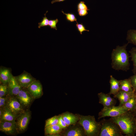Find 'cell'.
<instances>
[{"label": "cell", "mask_w": 136, "mask_h": 136, "mask_svg": "<svg viewBox=\"0 0 136 136\" xmlns=\"http://www.w3.org/2000/svg\"><path fill=\"white\" fill-rule=\"evenodd\" d=\"M8 96L0 97V108H3L6 106L8 97Z\"/></svg>", "instance_id": "31"}, {"label": "cell", "mask_w": 136, "mask_h": 136, "mask_svg": "<svg viewBox=\"0 0 136 136\" xmlns=\"http://www.w3.org/2000/svg\"><path fill=\"white\" fill-rule=\"evenodd\" d=\"M61 12L65 15L67 21L71 22L75 21L77 23V19L74 14L70 13H65L63 11H62Z\"/></svg>", "instance_id": "27"}, {"label": "cell", "mask_w": 136, "mask_h": 136, "mask_svg": "<svg viewBox=\"0 0 136 136\" xmlns=\"http://www.w3.org/2000/svg\"><path fill=\"white\" fill-rule=\"evenodd\" d=\"M9 94L11 96H16L22 88L19 84L15 76L11 75L8 84Z\"/></svg>", "instance_id": "13"}, {"label": "cell", "mask_w": 136, "mask_h": 136, "mask_svg": "<svg viewBox=\"0 0 136 136\" xmlns=\"http://www.w3.org/2000/svg\"><path fill=\"white\" fill-rule=\"evenodd\" d=\"M58 21L57 19L54 20H49L48 26H50L51 28H53L57 30L56 25Z\"/></svg>", "instance_id": "32"}, {"label": "cell", "mask_w": 136, "mask_h": 136, "mask_svg": "<svg viewBox=\"0 0 136 136\" xmlns=\"http://www.w3.org/2000/svg\"><path fill=\"white\" fill-rule=\"evenodd\" d=\"M31 115L30 112L27 109L17 117L15 123L18 133H23L26 131L29 123Z\"/></svg>", "instance_id": "5"}, {"label": "cell", "mask_w": 136, "mask_h": 136, "mask_svg": "<svg viewBox=\"0 0 136 136\" xmlns=\"http://www.w3.org/2000/svg\"><path fill=\"white\" fill-rule=\"evenodd\" d=\"M135 119H136V122H135V135L136 136V116H135Z\"/></svg>", "instance_id": "39"}, {"label": "cell", "mask_w": 136, "mask_h": 136, "mask_svg": "<svg viewBox=\"0 0 136 136\" xmlns=\"http://www.w3.org/2000/svg\"><path fill=\"white\" fill-rule=\"evenodd\" d=\"M68 126L63 129L60 134L64 136H83L86 135L85 131L82 126L78 123L74 125Z\"/></svg>", "instance_id": "9"}, {"label": "cell", "mask_w": 136, "mask_h": 136, "mask_svg": "<svg viewBox=\"0 0 136 136\" xmlns=\"http://www.w3.org/2000/svg\"><path fill=\"white\" fill-rule=\"evenodd\" d=\"M110 90L108 94L110 95L113 94L115 95L119 91V81L116 79L112 75L110 76Z\"/></svg>", "instance_id": "18"}, {"label": "cell", "mask_w": 136, "mask_h": 136, "mask_svg": "<svg viewBox=\"0 0 136 136\" xmlns=\"http://www.w3.org/2000/svg\"><path fill=\"white\" fill-rule=\"evenodd\" d=\"M78 123L83 127L86 135L98 136L101 124L100 122L96 121L94 116L79 115Z\"/></svg>", "instance_id": "3"}, {"label": "cell", "mask_w": 136, "mask_h": 136, "mask_svg": "<svg viewBox=\"0 0 136 136\" xmlns=\"http://www.w3.org/2000/svg\"><path fill=\"white\" fill-rule=\"evenodd\" d=\"M8 84L0 85V97H5L9 95Z\"/></svg>", "instance_id": "26"}, {"label": "cell", "mask_w": 136, "mask_h": 136, "mask_svg": "<svg viewBox=\"0 0 136 136\" xmlns=\"http://www.w3.org/2000/svg\"><path fill=\"white\" fill-rule=\"evenodd\" d=\"M3 112V110L2 108H0V118L2 117Z\"/></svg>", "instance_id": "37"}, {"label": "cell", "mask_w": 136, "mask_h": 136, "mask_svg": "<svg viewBox=\"0 0 136 136\" xmlns=\"http://www.w3.org/2000/svg\"><path fill=\"white\" fill-rule=\"evenodd\" d=\"M48 12V11H47L46 13L44 14L45 17H43V19L41 22L38 23V27L39 28H40L42 27L48 26L49 20L46 16V14Z\"/></svg>", "instance_id": "28"}, {"label": "cell", "mask_w": 136, "mask_h": 136, "mask_svg": "<svg viewBox=\"0 0 136 136\" xmlns=\"http://www.w3.org/2000/svg\"><path fill=\"white\" fill-rule=\"evenodd\" d=\"M123 106L128 111L132 112L136 109V98L135 93Z\"/></svg>", "instance_id": "22"}, {"label": "cell", "mask_w": 136, "mask_h": 136, "mask_svg": "<svg viewBox=\"0 0 136 136\" xmlns=\"http://www.w3.org/2000/svg\"><path fill=\"white\" fill-rule=\"evenodd\" d=\"M76 24V26L78 30L81 35H82V32L84 31H89V30L86 29L85 27L82 23L79 24L78 22Z\"/></svg>", "instance_id": "33"}, {"label": "cell", "mask_w": 136, "mask_h": 136, "mask_svg": "<svg viewBox=\"0 0 136 136\" xmlns=\"http://www.w3.org/2000/svg\"><path fill=\"white\" fill-rule=\"evenodd\" d=\"M58 120L59 116H55L48 119L45 121V127L58 124Z\"/></svg>", "instance_id": "25"}, {"label": "cell", "mask_w": 136, "mask_h": 136, "mask_svg": "<svg viewBox=\"0 0 136 136\" xmlns=\"http://www.w3.org/2000/svg\"><path fill=\"white\" fill-rule=\"evenodd\" d=\"M3 112L0 120L15 122L17 116L14 114L6 106L2 108Z\"/></svg>", "instance_id": "19"}, {"label": "cell", "mask_w": 136, "mask_h": 136, "mask_svg": "<svg viewBox=\"0 0 136 136\" xmlns=\"http://www.w3.org/2000/svg\"><path fill=\"white\" fill-rule=\"evenodd\" d=\"M12 75L11 70L10 68L1 66L0 84L4 85L8 84Z\"/></svg>", "instance_id": "15"}, {"label": "cell", "mask_w": 136, "mask_h": 136, "mask_svg": "<svg viewBox=\"0 0 136 136\" xmlns=\"http://www.w3.org/2000/svg\"><path fill=\"white\" fill-rule=\"evenodd\" d=\"M15 97L25 110L29 108L34 99L26 88H22Z\"/></svg>", "instance_id": "8"}, {"label": "cell", "mask_w": 136, "mask_h": 136, "mask_svg": "<svg viewBox=\"0 0 136 136\" xmlns=\"http://www.w3.org/2000/svg\"><path fill=\"white\" fill-rule=\"evenodd\" d=\"M78 15L80 16H85L88 14L87 10L85 9L78 10Z\"/></svg>", "instance_id": "35"}, {"label": "cell", "mask_w": 136, "mask_h": 136, "mask_svg": "<svg viewBox=\"0 0 136 136\" xmlns=\"http://www.w3.org/2000/svg\"><path fill=\"white\" fill-rule=\"evenodd\" d=\"M101 127L98 136H123V133L119 125L111 118L100 122Z\"/></svg>", "instance_id": "4"}, {"label": "cell", "mask_w": 136, "mask_h": 136, "mask_svg": "<svg viewBox=\"0 0 136 136\" xmlns=\"http://www.w3.org/2000/svg\"><path fill=\"white\" fill-rule=\"evenodd\" d=\"M61 115L67 126L76 124L79 119V115H75L69 112L63 113Z\"/></svg>", "instance_id": "16"}, {"label": "cell", "mask_w": 136, "mask_h": 136, "mask_svg": "<svg viewBox=\"0 0 136 136\" xmlns=\"http://www.w3.org/2000/svg\"><path fill=\"white\" fill-rule=\"evenodd\" d=\"M65 0H54L51 1V3L52 4H53L55 2H63Z\"/></svg>", "instance_id": "36"}, {"label": "cell", "mask_w": 136, "mask_h": 136, "mask_svg": "<svg viewBox=\"0 0 136 136\" xmlns=\"http://www.w3.org/2000/svg\"><path fill=\"white\" fill-rule=\"evenodd\" d=\"M17 81L22 88H27L36 80L29 73L24 71L21 74L15 76Z\"/></svg>", "instance_id": "12"}, {"label": "cell", "mask_w": 136, "mask_h": 136, "mask_svg": "<svg viewBox=\"0 0 136 136\" xmlns=\"http://www.w3.org/2000/svg\"><path fill=\"white\" fill-rule=\"evenodd\" d=\"M119 81V90L128 92H134L129 78Z\"/></svg>", "instance_id": "20"}, {"label": "cell", "mask_w": 136, "mask_h": 136, "mask_svg": "<svg viewBox=\"0 0 136 136\" xmlns=\"http://www.w3.org/2000/svg\"><path fill=\"white\" fill-rule=\"evenodd\" d=\"M133 62V67L132 70L134 74L136 73V48L133 47L129 51Z\"/></svg>", "instance_id": "24"}, {"label": "cell", "mask_w": 136, "mask_h": 136, "mask_svg": "<svg viewBox=\"0 0 136 136\" xmlns=\"http://www.w3.org/2000/svg\"><path fill=\"white\" fill-rule=\"evenodd\" d=\"M78 10L85 9L87 11L89 10L86 5L85 4V2L83 1L80 2L77 5Z\"/></svg>", "instance_id": "34"}, {"label": "cell", "mask_w": 136, "mask_h": 136, "mask_svg": "<svg viewBox=\"0 0 136 136\" xmlns=\"http://www.w3.org/2000/svg\"><path fill=\"white\" fill-rule=\"evenodd\" d=\"M134 92H128L119 90L114 97L117 98L119 101V106H123L134 94Z\"/></svg>", "instance_id": "17"}, {"label": "cell", "mask_w": 136, "mask_h": 136, "mask_svg": "<svg viewBox=\"0 0 136 136\" xmlns=\"http://www.w3.org/2000/svg\"><path fill=\"white\" fill-rule=\"evenodd\" d=\"M99 98V103L102 104L104 107H109L115 106L116 100L111 97L110 95L103 92L98 94Z\"/></svg>", "instance_id": "14"}, {"label": "cell", "mask_w": 136, "mask_h": 136, "mask_svg": "<svg viewBox=\"0 0 136 136\" xmlns=\"http://www.w3.org/2000/svg\"><path fill=\"white\" fill-rule=\"evenodd\" d=\"M26 88L34 99L40 98L43 94L42 86L39 80H36Z\"/></svg>", "instance_id": "11"}, {"label": "cell", "mask_w": 136, "mask_h": 136, "mask_svg": "<svg viewBox=\"0 0 136 136\" xmlns=\"http://www.w3.org/2000/svg\"><path fill=\"white\" fill-rule=\"evenodd\" d=\"M110 118L119 125L125 136L135 135V116L133 112L128 111Z\"/></svg>", "instance_id": "2"}, {"label": "cell", "mask_w": 136, "mask_h": 136, "mask_svg": "<svg viewBox=\"0 0 136 136\" xmlns=\"http://www.w3.org/2000/svg\"><path fill=\"white\" fill-rule=\"evenodd\" d=\"M128 43L136 46V29H129L127 32L126 38Z\"/></svg>", "instance_id": "23"}, {"label": "cell", "mask_w": 136, "mask_h": 136, "mask_svg": "<svg viewBox=\"0 0 136 136\" xmlns=\"http://www.w3.org/2000/svg\"><path fill=\"white\" fill-rule=\"evenodd\" d=\"M59 116V120L58 124L63 129H64L67 127V125L63 120L61 115Z\"/></svg>", "instance_id": "30"}, {"label": "cell", "mask_w": 136, "mask_h": 136, "mask_svg": "<svg viewBox=\"0 0 136 136\" xmlns=\"http://www.w3.org/2000/svg\"><path fill=\"white\" fill-rule=\"evenodd\" d=\"M63 129L58 124L50 126L45 128V134L46 136L60 134Z\"/></svg>", "instance_id": "21"}, {"label": "cell", "mask_w": 136, "mask_h": 136, "mask_svg": "<svg viewBox=\"0 0 136 136\" xmlns=\"http://www.w3.org/2000/svg\"><path fill=\"white\" fill-rule=\"evenodd\" d=\"M134 92H136V73L129 78Z\"/></svg>", "instance_id": "29"}, {"label": "cell", "mask_w": 136, "mask_h": 136, "mask_svg": "<svg viewBox=\"0 0 136 136\" xmlns=\"http://www.w3.org/2000/svg\"><path fill=\"white\" fill-rule=\"evenodd\" d=\"M135 96L136 98V92H135Z\"/></svg>", "instance_id": "40"}, {"label": "cell", "mask_w": 136, "mask_h": 136, "mask_svg": "<svg viewBox=\"0 0 136 136\" xmlns=\"http://www.w3.org/2000/svg\"><path fill=\"white\" fill-rule=\"evenodd\" d=\"M6 106L17 117L25 111L19 100L15 96L9 95Z\"/></svg>", "instance_id": "7"}, {"label": "cell", "mask_w": 136, "mask_h": 136, "mask_svg": "<svg viewBox=\"0 0 136 136\" xmlns=\"http://www.w3.org/2000/svg\"><path fill=\"white\" fill-rule=\"evenodd\" d=\"M128 110L123 106L104 107L98 113V119L106 117L117 116Z\"/></svg>", "instance_id": "6"}, {"label": "cell", "mask_w": 136, "mask_h": 136, "mask_svg": "<svg viewBox=\"0 0 136 136\" xmlns=\"http://www.w3.org/2000/svg\"><path fill=\"white\" fill-rule=\"evenodd\" d=\"M128 43L122 46H117L111 53L112 68L117 70L127 71L129 69V54L126 50Z\"/></svg>", "instance_id": "1"}, {"label": "cell", "mask_w": 136, "mask_h": 136, "mask_svg": "<svg viewBox=\"0 0 136 136\" xmlns=\"http://www.w3.org/2000/svg\"><path fill=\"white\" fill-rule=\"evenodd\" d=\"M0 130L8 135H15L18 133L15 122L0 120Z\"/></svg>", "instance_id": "10"}, {"label": "cell", "mask_w": 136, "mask_h": 136, "mask_svg": "<svg viewBox=\"0 0 136 136\" xmlns=\"http://www.w3.org/2000/svg\"><path fill=\"white\" fill-rule=\"evenodd\" d=\"M133 112L135 116H136V109Z\"/></svg>", "instance_id": "38"}]
</instances>
